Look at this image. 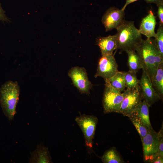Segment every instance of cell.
Wrapping results in <instances>:
<instances>
[{"instance_id": "obj_5", "label": "cell", "mask_w": 163, "mask_h": 163, "mask_svg": "<svg viewBox=\"0 0 163 163\" xmlns=\"http://www.w3.org/2000/svg\"><path fill=\"white\" fill-rule=\"evenodd\" d=\"M162 128L157 133L153 129H149L142 142L144 159L151 162L157 153L160 141L163 137Z\"/></svg>"}, {"instance_id": "obj_1", "label": "cell", "mask_w": 163, "mask_h": 163, "mask_svg": "<svg viewBox=\"0 0 163 163\" xmlns=\"http://www.w3.org/2000/svg\"><path fill=\"white\" fill-rule=\"evenodd\" d=\"M135 51L140 57L142 69L146 73L151 80L159 65L163 62V56L157 48L154 40L151 38L143 40Z\"/></svg>"}, {"instance_id": "obj_4", "label": "cell", "mask_w": 163, "mask_h": 163, "mask_svg": "<svg viewBox=\"0 0 163 163\" xmlns=\"http://www.w3.org/2000/svg\"><path fill=\"white\" fill-rule=\"evenodd\" d=\"M103 105L104 113L111 112L118 113L124 97V92L113 88L105 81Z\"/></svg>"}, {"instance_id": "obj_24", "label": "cell", "mask_w": 163, "mask_h": 163, "mask_svg": "<svg viewBox=\"0 0 163 163\" xmlns=\"http://www.w3.org/2000/svg\"><path fill=\"white\" fill-rule=\"evenodd\" d=\"M0 21L3 22H8L9 20L5 14V11L2 7L0 3Z\"/></svg>"}, {"instance_id": "obj_6", "label": "cell", "mask_w": 163, "mask_h": 163, "mask_svg": "<svg viewBox=\"0 0 163 163\" xmlns=\"http://www.w3.org/2000/svg\"><path fill=\"white\" fill-rule=\"evenodd\" d=\"M75 121L82 132L86 145L89 148H92L97 118L94 115L83 114L76 117Z\"/></svg>"}, {"instance_id": "obj_12", "label": "cell", "mask_w": 163, "mask_h": 163, "mask_svg": "<svg viewBox=\"0 0 163 163\" xmlns=\"http://www.w3.org/2000/svg\"><path fill=\"white\" fill-rule=\"evenodd\" d=\"M156 24V17L152 11L144 18L141 22L139 31L141 34L145 36L147 38L154 37L155 33V28Z\"/></svg>"}, {"instance_id": "obj_14", "label": "cell", "mask_w": 163, "mask_h": 163, "mask_svg": "<svg viewBox=\"0 0 163 163\" xmlns=\"http://www.w3.org/2000/svg\"><path fill=\"white\" fill-rule=\"evenodd\" d=\"M51 158L48 148L39 145L36 149L31 153L29 163H52Z\"/></svg>"}, {"instance_id": "obj_16", "label": "cell", "mask_w": 163, "mask_h": 163, "mask_svg": "<svg viewBox=\"0 0 163 163\" xmlns=\"http://www.w3.org/2000/svg\"><path fill=\"white\" fill-rule=\"evenodd\" d=\"M151 81L154 89L161 98L162 99L163 97V62L159 65Z\"/></svg>"}, {"instance_id": "obj_8", "label": "cell", "mask_w": 163, "mask_h": 163, "mask_svg": "<svg viewBox=\"0 0 163 163\" xmlns=\"http://www.w3.org/2000/svg\"><path fill=\"white\" fill-rule=\"evenodd\" d=\"M118 66L112 55H103L99 59L95 77H101L105 81L113 76L118 71Z\"/></svg>"}, {"instance_id": "obj_26", "label": "cell", "mask_w": 163, "mask_h": 163, "mask_svg": "<svg viewBox=\"0 0 163 163\" xmlns=\"http://www.w3.org/2000/svg\"><path fill=\"white\" fill-rule=\"evenodd\" d=\"M150 162L152 163H163V157L157 156Z\"/></svg>"}, {"instance_id": "obj_20", "label": "cell", "mask_w": 163, "mask_h": 163, "mask_svg": "<svg viewBox=\"0 0 163 163\" xmlns=\"http://www.w3.org/2000/svg\"><path fill=\"white\" fill-rule=\"evenodd\" d=\"M104 163H121L123 161L118 154L115 149L112 148L107 150L101 157Z\"/></svg>"}, {"instance_id": "obj_10", "label": "cell", "mask_w": 163, "mask_h": 163, "mask_svg": "<svg viewBox=\"0 0 163 163\" xmlns=\"http://www.w3.org/2000/svg\"><path fill=\"white\" fill-rule=\"evenodd\" d=\"M142 70L139 82V91L142 100L151 106L161 98L154 89L149 76L144 70Z\"/></svg>"}, {"instance_id": "obj_25", "label": "cell", "mask_w": 163, "mask_h": 163, "mask_svg": "<svg viewBox=\"0 0 163 163\" xmlns=\"http://www.w3.org/2000/svg\"><path fill=\"white\" fill-rule=\"evenodd\" d=\"M157 156L163 157V139L162 137L160 141L158 151L155 155V158Z\"/></svg>"}, {"instance_id": "obj_3", "label": "cell", "mask_w": 163, "mask_h": 163, "mask_svg": "<svg viewBox=\"0 0 163 163\" xmlns=\"http://www.w3.org/2000/svg\"><path fill=\"white\" fill-rule=\"evenodd\" d=\"M20 87L16 81L9 80L5 82L0 89V104L5 115L10 120L16 113L19 100Z\"/></svg>"}, {"instance_id": "obj_28", "label": "cell", "mask_w": 163, "mask_h": 163, "mask_svg": "<svg viewBox=\"0 0 163 163\" xmlns=\"http://www.w3.org/2000/svg\"><path fill=\"white\" fill-rule=\"evenodd\" d=\"M138 0H126V2L121 9L124 11L128 5Z\"/></svg>"}, {"instance_id": "obj_23", "label": "cell", "mask_w": 163, "mask_h": 163, "mask_svg": "<svg viewBox=\"0 0 163 163\" xmlns=\"http://www.w3.org/2000/svg\"><path fill=\"white\" fill-rule=\"evenodd\" d=\"M158 7V16L159 19V24L163 25V3L157 5Z\"/></svg>"}, {"instance_id": "obj_22", "label": "cell", "mask_w": 163, "mask_h": 163, "mask_svg": "<svg viewBox=\"0 0 163 163\" xmlns=\"http://www.w3.org/2000/svg\"><path fill=\"white\" fill-rule=\"evenodd\" d=\"M154 40L155 43L161 55L163 56V25L159 24Z\"/></svg>"}, {"instance_id": "obj_18", "label": "cell", "mask_w": 163, "mask_h": 163, "mask_svg": "<svg viewBox=\"0 0 163 163\" xmlns=\"http://www.w3.org/2000/svg\"><path fill=\"white\" fill-rule=\"evenodd\" d=\"M107 81L113 88L122 92L125 90L124 72L118 71Z\"/></svg>"}, {"instance_id": "obj_15", "label": "cell", "mask_w": 163, "mask_h": 163, "mask_svg": "<svg viewBox=\"0 0 163 163\" xmlns=\"http://www.w3.org/2000/svg\"><path fill=\"white\" fill-rule=\"evenodd\" d=\"M150 106L144 100H143L139 105L134 112L143 124L149 129H153L151 125L149 114V108Z\"/></svg>"}, {"instance_id": "obj_2", "label": "cell", "mask_w": 163, "mask_h": 163, "mask_svg": "<svg viewBox=\"0 0 163 163\" xmlns=\"http://www.w3.org/2000/svg\"><path fill=\"white\" fill-rule=\"evenodd\" d=\"M117 49L120 52L135 50L143 39L134 22L124 20L116 29Z\"/></svg>"}, {"instance_id": "obj_17", "label": "cell", "mask_w": 163, "mask_h": 163, "mask_svg": "<svg viewBox=\"0 0 163 163\" xmlns=\"http://www.w3.org/2000/svg\"><path fill=\"white\" fill-rule=\"evenodd\" d=\"M128 56V66L129 70L136 73L142 69L140 57L135 50L127 51Z\"/></svg>"}, {"instance_id": "obj_13", "label": "cell", "mask_w": 163, "mask_h": 163, "mask_svg": "<svg viewBox=\"0 0 163 163\" xmlns=\"http://www.w3.org/2000/svg\"><path fill=\"white\" fill-rule=\"evenodd\" d=\"M97 44L102 56L113 54V51L117 48L115 35L100 38L98 40Z\"/></svg>"}, {"instance_id": "obj_19", "label": "cell", "mask_w": 163, "mask_h": 163, "mask_svg": "<svg viewBox=\"0 0 163 163\" xmlns=\"http://www.w3.org/2000/svg\"><path fill=\"white\" fill-rule=\"evenodd\" d=\"M128 117H129L136 129L142 141L144 137L148 133L149 129L143 124L135 112Z\"/></svg>"}, {"instance_id": "obj_11", "label": "cell", "mask_w": 163, "mask_h": 163, "mask_svg": "<svg viewBox=\"0 0 163 163\" xmlns=\"http://www.w3.org/2000/svg\"><path fill=\"white\" fill-rule=\"evenodd\" d=\"M124 11L114 7L106 11L101 20L106 31L116 29L122 23L124 20Z\"/></svg>"}, {"instance_id": "obj_27", "label": "cell", "mask_w": 163, "mask_h": 163, "mask_svg": "<svg viewBox=\"0 0 163 163\" xmlns=\"http://www.w3.org/2000/svg\"><path fill=\"white\" fill-rule=\"evenodd\" d=\"M147 3H153L158 5L163 3V0H144Z\"/></svg>"}, {"instance_id": "obj_9", "label": "cell", "mask_w": 163, "mask_h": 163, "mask_svg": "<svg viewBox=\"0 0 163 163\" xmlns=\"http://www.w3.org/2000/svg\"><path fill=\"white\" fill-rule=\"evenodd\" d=\"M75 86L82 94H88L91 87L85 69L82 67L72 68L68 73Z\"/></svg>"}, {"instance_id": "obj_21", "label": "cell", "mask_w": 163, "mask_h": 163, "mask_svg": "<svg viewBox=\"0 0 163 163\" xmlns=\"http://www.w3.org/2000/svg\"><path fill=\"white\" fill-rule=\"evenodd\" d=\"M136 73L129 70L124 72V78L126 89L132 90L139 88V80L138 79Z\"/></svg>"}, {"instance_id": "obj_7", "label": "cell", "mask_w": 163, "mask_h": 163, "mask_svg": "<svg viewBox=\"0 0 163 163\" xmlns=\"http://www.w3.org/2000/svg\"><path fill=\"white\" fill-rule=\"evenodd\" d=\"M123 92L124 97L118 113L128 117L135 112L142 99L139 88L132 90L126 89Z\"/></svg>"}]
</instances>
